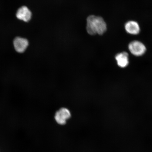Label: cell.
<instances>
[{
  "instance_id": "obj_4",
  "label": "cell",
  "mask_w": 152,
  "mask_h": 152,
  "mask_svg": "<svg viewBox=\"0 0 152 152\" xmlns=\"http://www.w3.org/2000/svg\"><path fill=\"white\" fill-rule=\"evenodd\" d=\"M28 45L27 39L20 37H17L14 39V45L15 50L19 53H22L26 50Z\"/></svg>"
},
{
  "instance_id": "obj_7",
  "label": "cell",
  "mask_w": 152,
  "mask_h": 152,
  "mask_svg": "<svg viewBox=\"0 0 152 152\" xmlns=\"http://www.w3.org/2000/svg\"><path fill=\"white\" fill-rule=\"evenodd\" d=\"M118 65L121 67H126L129 64L128 54L126 52L119 53L115 56Z\"/></svg>"
},
{
  "instance_id": "obj_2",
  "label": "cell",
  "mask_w": 152,
  "mask_h": 152,
  "mask_svg": "<svg viewBox=\"0 0 152 152\" xmlns=\"http://www.w3.org/2000/svg\"><path fill=\"white\" fill-rule=\"evenodd\" d=\"M129 50L135 56H140L143 55L146 52V47L141 42L134 41L131 42L129 45Z\"/></svg>"
},
{
  "instance_id": "obj_1",
  "label": "cell",
  "mask_w": 152,
  "mask_h": 152,
  "mask_svg": "<svg viewBox=\"0 0 152 152\" xmlns=\"http://www.w3.org/2000/svg\"><path fill=\"white\" fill-rule=\"evenodd\" d=\"M86 29L91 35H102L106 31L107 26L101 17L91 15L87 18Z\"/></svg>"
},
{
  "instance_id": "obj_6",
  "label": "cell",
  "mask_w": 152,
  "mask_h": 152,
  "mask_svg": "<svg viewBox=\"0 0 152 152\" xmlns=\"http://www.w3.org/2000/svg\"><path fill=\"white\" fill-rule=\"evenodd\" d=\"M125 29L127 33L132 35H137L140 33V28L137 22L130 21L125 25Z\"/></svg>"
},
{
  "instance_id": "obj_3",
  "label": "cell",
  "mask_w": 152,
  "mask_h": 152,
  "mask_svg": "<svg viewBox=\"0 0 152 152\" xmlns=\"http://www.w3.org/2000/svg\"><path fill=\"white\" fill-rule=\"evenodd\" d=\"M71 117V113L69 110L65 108H62L56 112L55 119L58 124L63 125L66 124L67 120Z\"/></svg>"
},
{
  "instance_id": "obj_5",
  "label": "cell",
  "mask_w": 152,
  "mask_h": 152,
  "mask_svg": "<svg viewBox=\"0 0 152 152\" xmlns=\"http://www.w3.org/2000/svg\"><path fill=\"white\" fill-rule=\"evenodd\" d=\"M16 17L19 20L27 22L31 18V13L27 7H22L17 11Z\"/></svg>"
}]
</instances>
